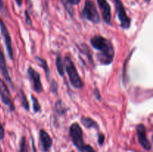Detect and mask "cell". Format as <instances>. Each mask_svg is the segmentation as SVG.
Instances as JSON below:
<instances>
[{
    "label": "cell",
    "mask_w": 153,
    "mask_h": 152,
    "mask_svg": "<svg viewBox=\"0 0 153 152\" xmlns=\"http://www.w3.org/2000/svg\"><path fill=\"white\" fill-rule=\"evenodd\" d=\"M91 44L99 53L97 55L98 62L101 65H109L114 58V48L108 39L100 35H96L91 40Z\"/></svg>",
    "instance_id": "1"
},
{
    "label": "cell",
    "mask_w": 153,
    "mask_h": 152,
    "mask_svg": "<svg viewBox=\"0 0 153 152\" xmlns=\"http://www.w3.org/2000/svg\"><path fill=\"white\" fill-rule=\"evenodd\" d=\"M69 133L73 145L76 146L79 152H96V151L90 145L85 143L83 131L79 123L74 122L72 124L69 129Z\"/></svg>",
    "instance_id": "2"
},
{
    "label": "cell",
    "mask_w": 153,
    "mask_h": 152,
    "mask_svg": "<svg viewBox=\"0 0 153 152\" xmlns=\"http://www.w3.org/2000/svg\"><path fill=\"white\" fill-rule=\"evenodd\" d=\"M64 65L66 72L68 75L69 80L72 86L76 89H82L84 87V82L79 75L76 66L73 63L71 58L65 57L64 61Z\"/></svg>",
    "instance_id": "3"
},
{
    "label": "cell",
    "mask_w": 153,
    "mask_h": 152,
    "mask_svg": "<svg viewBox=\"0 0 153 152\" xmlns=\"http://www.w3.org/2000/svg\"><path fill=\"white\" fill-rule=\"evenodd\" d=\"M81 17L94 24L100 22V16L97 6L92 0H86L83 9L81 12Z\"/></svg>",
    "instance_id": "4"
},
{
    "label": "cell",
    "mask_w": 153,
    "mask_h": 152,
    "mask_svg": "<svg viewBox=\"0 0 153 152\" xmlns=\"http://www.w3.org/2000/svg\"><path fill=\"white\" fill-rule=\"evenodd\" d=\"M117 16L120 22L121 28L123 29H128L131 26V19L127 15L123 3L121 0H114Z\"/></svg>",
    "instance_id": "5"
},
{
    "label": "cell",
    "mask_w": 153,
    "mask_h": 152,
    "mask_svg": "<svg viewBox=\"0 0 153 152\" xmlns=\"http://www.w3.org/2000/svg\"><path fill=\"white\" fill-rule=\"evenodd\" d=\"M0 97L3 104L7 106L10 111H14L15 107L10 92L5 82L1 77H0Z\"/></svg>",
    "instance_id": "6"
},
{
    "label": "cell",
    "mask_w": 153,
    "mask_h": 152,
    "mask_svg": "<svg viewBox=\"0 0 153 152\" xmlns=\"http://www.w3.org/2000/svg\"><path fill=\"white\" fill-rule=\"evenodd\" d=\"M0 31H1V35H2L3 39H4V44H5V47L6 49H7L9 58H10V60H13V55L11 37H10V32H9L7 26H6V25L4 24V22H3V20L1 19V17H0Z\"/></svg>",
    "instance_id": "7"
},
{
    "label": "cell",
    "mask_w": 153,
    "mask_h": 152,
    "mask_svg": "<svg viewBox=\"0 0 153 152\" xmlns=\"http://www.w3.org/2000/svg\"><path fill=\"white\" fill-rule=\"evenodd\" d=\"M136 130H137V140L140 145L147 151L152 150V144L146 137V128L145 125L143 124H139L136 127Z\"/></svg>",
    "instance_id": "8"
},
{
    "label": "cell",
    "mask_w": 153,
    "mask_h": 152,
    "mask_svg": "<svg viewBox=\"0 0 153 152\" xmlns=\"http://www.w3.org/2000/svg\"><path fill=\"white\" fill-rule=\"evenodd\" d=\"M27 73L31 80L32 89L36 92H41L43 91V85H42L41 80H40V75L38 72L36 71L34 68L29 66L27 69Z\"/></svg>",
    "instance_id": "9"
},
{
    "label": "cell",
    "mask_w": 153,
    "mask_h": 152,
    "mask_svg": "<svg viewBox=\"0 0 153 152\" xmlns=\"http://www.w3.org/2000/svg\"><path fill=\"white\" fill-rule=\"evenodd\" d=\"M39 145L42 152H49L52 145V138L43 129L39 131Z\"/></svg>",
    "instance_id": "10"
},
{
    "label": "cell",
    "mask_w": 153,
    "mask_h": 152,
    "mask_svg": "<svg viewBox=\"0 0 153 152\" xmlns=\"http://www.w3.org/2000/svg\"><path fill=\"white\" fill-rule=\"evenodd\" d=\"M99 7L102 13V16L105 23L111 25V6L107 0H97Z\"/></svg>",
    "instance_id": "11"
},
{
    "label": "cell",
    "mask_w": 153,
    "mask_h": 152,
    "mask_svg": "<svg viewBox=\"0 0 153 152\" xmlns=\"http://www.w3.org/2000/svg\"><path fill=\"white\" fill-rule=\"evenodd\" d=\"M0 72H1V75H2L3 77H4L6 81H7V83L11 86V87L13 88V81H12L11 77H10V74H9L8 72V70H7L5 58H4V53H3L1 48H0Z\"/></svg>",
    "instance_id": "12"
},
{
    "label": "cell",
    "mask_w": 153,
    "mask_h": 152,
    "mask_svg": "<svg viewBox=\"0 0 153 152\" xmlns=\"http://www.w3.org/2000/svg\"><path fill=\"white\" fill-rule=\"evenodd\" d=\"M81 122L82 125L86 128H94V129L99 131L100 130V125L96 122L94 119H93L91 117H87V116H82L81 117Z\"/></svg>",
    "instance_id": "13"
},
{
    "label": "cell",
    "mask_w": 153,
    "mask_h": 152,
    "mask_svg": "<svg viewBox=\"0 0 153 152\" xmlns=\"http://www.w3.org/2000/svg\"><path fill=\"white\" fill-rule=\"evenodd\" d=\"M35 59L36 61L38 62L39 66L43 69V70H44L45 72V74H46V77H47V79L49 80V76H50V71H49V66H48L47 61H46L45 59H43V58H39V57H37Z\"/></svg>",
    "instance_id": "14"
},
{
    "label": "cell",
    "mask_w": 153,
    "mask_h": 152,
    "mask_svg": "<svg viewBox=\"0 0 153 152\" xmlns=\"http://www.w3.org/2000/svg\"><path fill=\"white\" fill-rule=\"evenodd\" d=\"M55 66H56V69L58 72L59 73L61 77L64 75V61L61 58V56L60 55H58L56 57V60H55Z\"/></svg>",
    "instance_id": "15"
},
{
    "label": "cell",
    "mask_w": 153,
    "mask_h": 152,
    "mask_svg": "<svg viewBox=\"0 0 153 152\" xmlns=\"http://www.w3.org/2000/svg\"><path fill=\"white\" fill-rule=\"evenodd\" d=\"M19 100H20V103L22 107L25 109V110H29V103L27 101V98L25 95L24 94L23 91L22 89L19 90Z\"/></svg>",
    "instance_id": "16"
},
{
    "label": "cell",
    "mask_w": 153,
    "mask_h": 152,
    "mask_svg": "<svg viewBox=\"0 0 153 152\" xmlns=\"http://www.w3.org/2000/svg\"><path fill=\"white\" fill-rule=\"evenodd\" d=\"M55 111L60 115H64V113H66V111H67V109L64 107L61 100H58V101L55 103Z\"/></svg>",
    "instance_id": "17"
},
{
    "label": "cell",
    "mask_w": 153,
    "mask_h": 152,
    "mask_svg": "<svg viewBox=\"0 0 153 152\" xmlns=\"http://www.w3.org/2000/svg\"><path fill=\"white\" fill-rule=\"evenodd\" d=\"M31 98L33 102V110L34 113H38V112L41 111V107H40V104L37 98L33 95H31Z\"/></svg>",
    "instance_id": "18"
},
{
    "label": "cell",
    "mask_w": 153,
    "mask_h": 152,
    "mask_svg": "<svg viewBox=\"0 0 153 152\" xmlns=\"http://www.w3.org/2000/svg\"><path fill=\"white\" fill-rule=\"evenodd\" d=\"M19 152H28V146L26 143V139L25 137L21 138L20 143H19Z\"/></svg>",
    "instance_id": "19"
},
{
    "label": "cell",
    "mask_w": 153,
    "mask_h": 152,
    "mask_svg": "<svg viewBox=\"0 0 153 152\" xmlns=\"http://www.w3.org/2000/svg\"><path fill=\"white\" fill-rule=\"evenodd\" d=\"M58 85L57 83V82L55 80H52V81H51L50 83V90L52 93H54L55 95H57L58 92Z\"/></svg>",
    "instance_id": "20"
},
{
    "label": "cell",
    "mask_w": 153,
    "mask_h": 152,
    "mask_svg": "<svg viewBox=\"0 0 153 152\" xmlns=\"http://www.w3.org/2000/svg\"><path fill=\"white\" fill-rule=\"evenodd\" d=\"M0 11L1 12L2 15H4V16H7V10H6L5 5H4V0H0Z\"/></svg>",
    "instance_id": "21"
},
{
    "label": "cell",
    "mask_w": 153,
    "mask_h": 152,
    "mask_svg": "<svg viewBox=\"0 0 153 152\" xmlns=\"http://www.w3.org/2000/svg\"><path fill=\"white\" fill-rule=\"evenodd\" d=\"M105 137L103 134H100L98 136V144L100 145H102L105 142Z\"/></svg>",
    "instance_id": "22"
},
{
    "label": "cell",
    "mask_w": 153,
    "mask_h": 152,
    "mask_svg": "<svg viewBox=\"0 0 153 152\" xmlns=\"http://www.w3.org/2000/svg\"><path fill=\"white\" fill-rule=\"evenodd\" d=\"M25 22H26V23L28 24L29 25H32V23H31V18H30L29 14H28V12L27 11V10H25Z\"/></svg>",
    "instance_id": "23"
},
{
    "label": "cell",
    "mask_w": 153,
    "mask_h": 152,
    "mask_svg": "<svg viewBox=\"0 0 153 152\" xmlns=\"http://www.w3.org/2000/svg\"><path fill=\"white\" fill-rule=\"evenodd\" d=\"M94 95L95 96V98H97V100L101 99V95H100V90H99L97 88H95V89H94Z\"/></svg>",
    "instance_id": "24"
},
{
    "label": "cell",
    "mask_w": 153,
    "mask_h": 152,
    "mask_svg": "<svg viewBox=\"0 0 153 152\" xmlns=\"http://www.w3.org/2000/svg\"><path fill=\"white\" fill-rule=\"evenodd\" d=\"M4 138V129L3 128L2 125L0 122V140H2Z\"/></svg>",
    "instance_id": "25"
},
{
    "label": "cell",
    "mask_w": 153,
    "mask_h": 152,
    "mask_svg": "<svg viewBox=\"0 0 153 152\" xmlns=\"http://www.w3.org/2000/svg\"><path fill=\"white\" fill-rule=\"evenodd\" d=\"M66 1L70 5H77L80 3L81 0H66Z\"/></svg>",
    "instance_id": "26"
},
{
    "label": "cell",
    "mask_w": 153,
    "mask_h": 152,
    "mask_svg": "<svg viewBox=\"0 0 153 152\" xmlns=\"http://www.w3.org/2000/svg\"><path fill=\"white\" fill-rule=\"evenodd\" d=\"M15 1H16V4H17L19 7H21V6H22V0H15Z\"/></svg>",
    "instance_id": "27"
},
{
    "label": "cell",
    "mask_w": 153,
    "mask_h": 152,
    "mask_svg": "<svg viewBox=\"0 0 153 152\" xmlns=\"http://www.w3.org/2000/svg\"><path fill=\"white\" fill-rule=\"evenodd\" d=\"M144 1H146V2H147V3H149V2H150V1H151V0H144Z\"/></svg>",
    "instance_id": "28"
}]
</instances>
